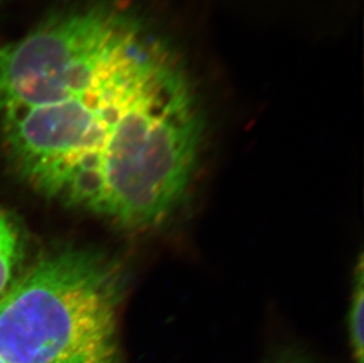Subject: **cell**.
<instances>
[{"label": "cell", "mask_w": 364, "mask_h": 363, "mask_svg": "<svg viewBox=\"0 0 364 363\" xmlns=\"http://www.w3.org/2000/svg\"><path fill=\"white\" fill-rule=\"evenodd\" d=\"M124 276L91 249L46 255L0 295L7 363H123L118 312Z\"/></svg>", "instance_id": "6da1fadb"}, {"label": "cell", "mask_w": 364, "mask_h": 363, "mask_svg": "<svg viewBox=\"0 0 364 363\" xmlns=\"http://www.w3.org/2000/svg\"><path fill=\"white\" fill-rule=\"evenodd\" d=\"M149 33L118 11L90 7L0 44V113L80 96L119 69Z\"/></svg>", "instance_id": "7a4b0ae2"}, {"label": "cell", "mask_w": 364, "mask_h": 363, "mask_svg": "<svg viewBox=\"0 0 364 363\" xmlns=\"http://www.w3.org/2000/svg\"><path fill=\"white\" fill-rule=\"evenodd\" d=\"M136 100L134 78L123 65L71 100L1 112L21 175L45 195L66 201L92 172Z\"/></svg>", "instance_id": "3957f363"}, {"label": "cell", "mask_w": 364, "mask_h": 363, "mask_svg": "<svg viewBox=\"0 0 364 363\" xmlns=\"http://www.w3.org/2000/svg\"><path fill=\"white\" fill-rule=\"evenodd\" d=\"M364 268L360 256L355 268L354 285L348 309L347 332L353 363H363L364 359Z\"/></svg>", "instance_id": "277c9868"}, {"label": "cell", "mask_w": 364, "mask_h": 363, "mask_svg": "<svg viewBox=\"0 0 364 363\" xmlns=\"http://www.w3.org/2000/svg\"><path fill=\"white\" fill-rule=\"evenodd\" d=\"M21 258V238L14 221L0 208V295L12 283Z\"/></svg>", "instance_id": "5b68a950"}, {"label": "cell", "mask_w": 364, "mask_h": 363, "mask_svg": "<svg viewBox=\"0 0 364 363\" xmlns=\"http://www.w3.org/2000/svg\"><path fill=\"white\" fill-rule=\"evenodd\" d=\"M267 363H311L309 361L303 359V357H297V355H291V354H284L281 357H275L272 361Z\"/></svg>", "instance_id": "8992f818"}, {"label": "cell", "mask_w": 364, "mask_h": 363, "mask_svg": "<svg viewBox=\"0 0 364 363\" xmlns=\"http://www.w3.org/2000/svg\"><path fill=\"white\" fill-rule=\"evenodd\" d=\"M0 363H7L6 361L4 360L3 357H0Z\"/></svg>", "instance_id": "52a82bcc"}]
</instances>
